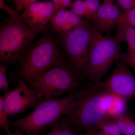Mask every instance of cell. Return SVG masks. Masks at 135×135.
Listing matches in <instances>:
<instances>
[{
  "mask_svg": "<svg viewBox=\"0 0 135 135\" xmlns=\"http://www.w3.org/2000/svg\"><path fill=\"white\" fill-rule=\"evenodd\" d=\"M134 69V70H135V67L134 68V69Z\"/></svg>",
  "mask_w": 135,
  "mask_h": 135,
  "instance_id": "obj_31",
  "label": "cell"
},
{
  "mask_svg": "<svg viewBox=\"0 0 135 135\" xmlns=\"http://www.w3.org/2000/svg\"><path fill=\"white\" fill-rule=\"evenodd\" d=\"M129 116H131L132 118H133L135 120V112L134 113L131 114H129Z\"/></svg>",
  "mask_w": 135,
  "mask_h": 135,
  "instance_id": "obj_30",
  "label": "cell"
},
{
  "mask_svg": "<svg viewBox=\"0 0 135 135\" xmlns=\"http://www.w3.org/2000/svg\"><path fill=\"white\" fill-rule=\"evenodd\" d=\"M122 12L113 3L104 2L90 19L91 25L97 32L108 34L117 28Z\"/></svg>",
  "mask_w": 135,
  "mask_h": 135,
  "instance_id": "obj_11",
  "label": "cell"
},
{
  "mask_svg": "<svg viewBox=\"0 0 135 135\" xmlns=\"http://www.w3.org/2000/svg\"><path fill=\"white\" fill-rule=\"evenodd\" d=\"M73 92L58 99L46 100L23 118L10 123L11 127L19 129L26 135H39L52 127L69 110L74 99Z\"/></svg>",
  "mask_w": 135,
  "mask_h": 135,
  "instance_id": "obj_6",
  "label": "cell"
},
{
  "mask_svg": "<svg viewBox=\"0 0 135 135\" xmlns=\"http://www.w3.org/2000/svg\"><path fill=\"white\" fill-rule=\"evenodd\" d=\"M79 135H104L97 128L86 131H80Z\"/></svg>",
  "mask_w": 135,
  "mask_h": 135,
  "instance_id": "obj_25",
  "label": "cell"
},
{
  "mask_svg": "<svg viewBox=\"0 0 135 135\" xmlns=\"http://www.w3.org/2000/svg\"><path fill=\"white\" fill-rule=\"evenodd\" d=\"M50 22L54 30L61 35L88 22L66 8L62 9L56 12Z\"/></svg>",
  "mask_w": 135,
  "mask_h": 135,
  "instance_id": "obj_12",
  "label": "cell"
},
{
  "mask_svg": "<svg viewBox=\"0 0 135 135\" xmlns=\"http://www.w3.org/2000/svg\"></svg>",
  "mask_w": 135,
  "mask_h": 135,
  "instance_id": "obj_33",
  "label": "cell"
},
{
  "mask_svg": "<svg viewBox=\"0 0 135 135\" xmlns=\"http://www.w3.org/2000/svg\"><path fill=\"white\" fill-rule=\"evenodd\" d=\"M38 34L20 17L15 15L1 26V62L20 65L27 51Z\"/></svg>",
  "mask_w": 135,
  "mask_h": 135,
  "instance_id": "obj_5",
  "label": "cell"
},
{
  "mask_svg": "<svg viewBox=\"0 0 135 135\" xmlns=\"http://www.w3.org/2000/svg\"><path fill=\"white\" fill-rule=\"evenodd\" d=\"M8 68L5 65L0 66V89L5 93L9 91V86L7 76Z\"/></svg>",
  "mask_w": 135,
  "mask_h": 135,
  "instance_id": "obj_21",
  "label": "cell"
},
{
  "mask_svg": "<svg viewBox=\"0 0 135 135\" xmlns=\"http://www.w3.org/2000/svg\"><path fill=\"white\" fill-rule=\"evenodd\" d=\"M86 84L69 60L61 57L53 67L28 85L46 100L59 99L65 93L77 90Z\"/></svg>",
  "mask_w": 135,
  "mask_h": 135,
  "instance_id": "obj_2",
  "label": "cell"
},
{
  "mask_svg": "<svg viewBox=\"0 0 135 135\" xmlns=\"http://www.w3.org/2000/svg\"><path fill=\"white\" fill-rule=\"evenodd\" d=\"M120 20L128 25L135 29V8L122 12Z\"/></svg>",
  "mask_w": 135,
  "mask_h": 135,
  "instance_id": "obj_22",
  "label": "cell"
},
{
  "mask_svg": "<svg viewBox=\"0 0 135 135\" xmlns=\"http://www.w3.org/2000/svg\"><path fill=\"white\" fill-rule=\"evenodd\" d=\"M95 31L88 22L61 35L63 47L68 60L81 78L88 63L90 44Z\"/></svg>",
  "mask_w": 135,
  "mask_h": 135,
  "instance_id": "obj_7",
  "label": "cell"
},
{
  "mask_svg": "<svg viewBox=\"0 0 135 135\" xmlns=\"http://www.w3.org/2000/svg\"><path fill=\"white\" fill-rule=\"evenodd\" d=\"M127 103L119 97L109 93L106 99L107 116L115 119L126 114Z\"/></svg>",
  "mask_w": 135,
  "mask_h": 135,
  "instance_id": "obj_14",
  "label": "cell"
},
{
  "mask_svg": "<svg viewBox=\"0 0 135 135\" xmlns=\"http://www.w3.org/2000/svg\"><path fill=\"white\" fill-rule=\"evenodd\" d=\"M118 5L124 11L135 8V0H116Z\"/></svg>",
  "mask_w": 135,
  "mask_h": 135,
  "instance_id": "obj_24",
  "label": "cell"
},
{
  "mask_svg": "<svg viewBox=\"0 0 135 135\" xmlns=\"http://www.w3.org/2000/svg\"><path fill=\"white\" fill-rule=\"evenodd\" d=\"M103 1L104 2L113 3L115 0H103Z\"/></svg>",
  "mask_w": 135,
  "mask_h": 135,
  "instance_id": "obj_29",
  "label": "cell"
},
{
  "mask_svg": "<svg viewBox=\"0 0 135 135\" xmlns=\"http://www.w3.org/2000/svg\"><path fill=\"white\" fill-rule=\"evenodd\" d=\"M15 129H16V130L14 133H11L7 135H25L19 129L17 128Z\"/></svg>",
  "mask_w": 135,
  "mask_h": 135,
  "instance_id": "obj_28",
  "label": "cell"
},
{
  "mask_svg": "<svg viewBox=\"0 0 135 135\" xmlns=\"http://www.w3.org/2000/svg\"><path fill=\"white\" fill-rule=\"evenodd\" d=\"M74 93L73 102L60 121L81 131L96 128L107 116L106 99L109 93L103 81L88 83Z\"/></svg>",
  "mask_w": 135,
  "mask_h": 135,
  "instance_id": "obj_1",
  "label": "cell"
},
{
  "mask_svg": "<svg viewBox=\"0 0 135 135\" xmlns=\"http://www.w3.org/2000/svg\"><path fill=\"white\" fill-rule=\"evenodd\" d=\"M60 57L53 39L47 35L42 36L32 44L20 65L19 70L9 75L10 81L17 85L20 82L29 85L53 67Z\"/></svg>",
  "mask_w": 135,
  "mask_h": 135,
  "instance_id": "obj_4",
  "label": "cell"
},
{
  "mask_svg": "<svg viewBox=\"0 0 135 135\" xmlns=\"http://www.w3.org/2000/svg\"><path fill=\"white\" fill-rule=\"evenodd\" d=\"M123 40L119 33L104 35L95 31L90 44L88 63L82 74L86 83L99 82L114 63L121 57Z\"/></svg>",
  "mask_w": 135,
  "mask_h": 135,
  "instance_id": "obj_3",
  "label": "cell"
},
{
  "mask_svg": "<svg viewBox=\"0 0 135 135\" xmlns=\"http://www.w3.org/2000/svg\"><path fill=\"white\" fill-rule=\"evenodd\" d=\"M53 8H54V14L53 15L58 11L59 10L62 9V0H52Z\"/></svg>",
  "mask_w": 135,
  "mask_h": 135,
  "instance_id": "obj_26",
  "label": "cell"
},
{
  "mask_svg": "<svg viewBox=\"0 0 135 135\" xmlns=\"http://www.w3.org/2000/svg\"><path fill=\"white\" fill-rule=\"evenodd\" d=\"M70 10L81 18H87V12L84 0H75L72 2Z\"/></svg>",
  "mask_w": 135,
  "mask_h": 135,
  "instance_id": "obj_19",
  "label": "cell"
},
{
  "mask_svg": "<svg viewBox=\"0 0 135 135\" xmlns=\"http://www.w3.org/2000/svg\"><path fill=\"white\" fill-rule=\"evenodd\" d=\"M53 14L51 1H37L25 9L19 16L26 23L39 34L46 30Z\"/></svg>",
  "mask_w": 135,
  "mask_h": 135,
  "instance_id": "obj_10",
  "label": "cell"
},
{
  "mask_svg": "<svg viewBox=\"0 0 135 135\" xmlns=\"http://www.w3.org/2000/svg\"><path fill=\"white\" fill-rule=\"evenodd\" d=\"M47 133L39 135H79L81 131L66 125L60 120Z\"/></svg>",
  "mask_w": 135,
  "mask_h": 135,
  "instance_id": "obj_17",
  "label": "cell"
},
{
  "mask_svg": "<svg viewBox=\"0 0 135 135\" xmlns=\"http://www.w3.org/2000/svg\"><path fill=\"white\" fill-rule=\"evenodd\" d=\"M72 0H62V9H66L67 8H70L72 3Z\"/></svg>",
  "mask_w": 135,
  "mask_h": 135,
  "instance_id": "obj_27",
  "label": "cell"
},
{
  "mask_svg": "<svg viewBox=\"0 0 135 135\" xmlns=\"http://www.w3.org/2000/svg\"><path fill=\"white\" fill-rule=\"evenodd\" d=\"M114 119L122 134L124 135H135V120L129 115L125 114Z\"/></svg>",
  "mask_w": 135,
  "mask_h": 135,
  "instance_id": "obj_16",
  "label": "cell"
},
{
  "mask_svg": "<svg viewBox=\"0 0 135 135\" xmlns=\"http://www.w3.org/2000/svg\"><path fill=\"white\" fill-rule=\"evenodd\" d=\"M116 29L123 41L126 42L128 46L127 53L122 54L121 58L134 69L135 67V29L120 20Z\"/></svg>",
  "mask_w": 135,
  "mask_h": 135,
  "instance_id": "obj_13",
  "label": "cell"
},
{
  "mask_svg": "<svg viewBox=\"0 0 135 135\" xmlns=\"http://www.w3.org/2000/svg\"><path fill=\"white\" fill-rule=\"evenodd\" d=\"M87 12V19H91L94 16L101 4L100 0H84Z\"/></svg>",
  "mask_w": 135,
  "mask_h": 135,
  "instance_id": "obj_20",
  "label": "cell"
},
{
  "mask_svg": "<svg viewBox=\"0 0 135 135\" xmlns=\"http://www.w3.org/2000/svg\"><path fill=\"white\" fill-rule=\"evenodd\" d=\"M9 116L5 110L2 96L0 97V126L4 129L6 135L11 133L9 130L10 123L8 120Z\"/></svg>",
  "mask_w": 135,
  "mask_h": 135,
  "instance_id": "obj_18",
  "label": "cell"
},
{
  "mask_svg": "<svg viewBox=\"0 0 135 135\" xmlns=\"http://www.w3.org/2000/svg\"><path fill=\"white\" fill-rule=\"evenodd\" d=\"M38 0H15V11L17 15H19L20 12L23 11L25 9L34 3L38 1Z\"/></svg>",
  "mask_w": 135,
  "mask_h": 135,
  "instance_id": "obj_23",
  "label": "cell"
},
{
  "mask_svg": "<svg viewBox=\"0 0 135 135\" xmlns=\"http://www.w3.org/2000/svg\"><path fill=\"white\" fill-rule=\"evenodd\" d=\"M15 0H13V1H14V2L15 1Z\"/></svg>",
  "mask_w": 135,
  "mask_h": 135,
  "instance_id": "obj_32",
  "label": "cell"
},
{
  "mask_svg": "<svg viewBox=\"0 0 135 135\" xmlns=\"http://www.w3.org/2000/svg\"><path fill=\"white\" fill-rule=\"evenodd\" d=\"M103 83L110 94L127 102L135 98V75L121 58L117 61L113 71L107 79L103 81Z\"/></svg>",
  "mask_w": 135,
  "mask_h": 135,
  "instance_id": "obj_8",
  "label": "cell"
},
{
  "mask_svg": "<svg viewBox=\"0 0 135 135\" xmlns=\"http://www.w3.org/2000/svg\"><path fill=\"white\" fill-rule=\"evenodd\" d=\"M2 97L5 110L10 119L16 114L35 108L46 100L23 82L20 83L12 91L5 92Z\"/></svg>",
  "mask_w": 135,
  "mask_h": 135,
  "instance_id": "obj_9",
  "label": "cell"
},
{
  "mask_svg": "<svg viewBox=\"0 0 135 135\" xmlns=\"http://www.w3.org/2000/svg\"><path fill=\"white\" fill-rule=\"evenodd\" d=\"M97 128L105 135H121L120 128L113 118L107 116L97 126Z\"/></svg>",
  "mask_w": 135,
  "mask_h": 135,
  "instance_id": "obj_15",
  "label": "cell"
}]
</instances>
